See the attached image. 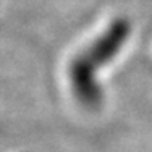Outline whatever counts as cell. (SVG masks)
I'll use <instances>...</instances> for the list:
<instances>
[{
	"mask_svg": "<svg viewBox=\"0 0 152 152\" xmlns=\"http://www.w3.org/2000/svg\"><path fill=\"white\" fill-rule=\"evenodd\" d=\"M131 32L129 20L118 16L71 57L66 68V81L79 107L97 110L104 104L100 73L120 57Z\"/></svg>",
	"mask_w": 152,
	"mask_h": 152,
	"instance_id": "1",
	"label": "cell"
}]
</instances>
